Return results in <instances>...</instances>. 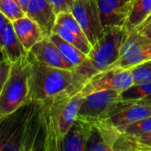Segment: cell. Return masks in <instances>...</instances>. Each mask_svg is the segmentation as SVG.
Wrapping results in <instances>:
<instances>
[{"mask_svg":"<svg viewBox=\"0 0 151 151\" xmlns=\"http://www.w3.org/2000/svg\"><path fill=\"white\" fill-rule=\"evenodd\" d=\"M0 12L12 22L26 15L16 0H0Z\"/></svg>","mask_w":151,"mask_h":151,"instance_id":"cb8c5ba5","label":"cell"},{"mask_svg":"<svg viewBox=\"0 0 151 151\" xmlns=\"http://www.w3.org/2000/svg\"><path fill=\"white\" fill-rule=\"evenodd\" d=\"M150 21H151V14L149 16V17H148V19H146L142 24H144V23H148V22H150Z\"/></svg>","mask_w":151,"mask_h":151,"instance_id":"d6a6232c","label":"cell"},{"mask_svg":"<svg viewBox=\"0 0 151 151\" xmlns=\"http://www.w3.org/2000/svg\"><path fill=\"white\" fill-rule=\"evenodd\" d=\"M104 31L112 27H124L132 0H96Z\"/></svg>","mask_w":151,"mask_h":151,"instance_id":"7c38bea8","label":"cell"},{"mask_svg":"<svg viewBox=\"0 0 151 151\" xmlns=\"http://www.w3.org/2000/svg\"><path fill=\"white\" fill-rule=\"evenodd\" d=\"M90 133V121L77 116L66 133L61 151H85Z\"/></svg>","mask_w":151,"mask_h":151,"instance_id":"9a60e30c","label":"cell"},{"mask_svg":"<svg viewBox=\"0 0 151 151\" xmlns=\"http://www.w3.org/2000/svg\"><path fill=\"white\" fill-rule=\"evenodd\" d=\"M12 24L17 37L27 51H29L36 42L44 37L38 24L27 15L12 21Z\"/></svg>","mask_w":151,"mask_h":151,"instance_id":"2e32d148","label":"cell"},{"mask_svg":"<svg viewBox=\"0 0 151 151\" xmlns=\"http://www.w3.org/2000/svg\"><path fill=\"white\" fill-rule=\"evenodd\" d=\"M28 54L37 62L49 66L74 71L72 65L61 54L58 48L50 37L44 36L28 51Z\"/></svg>","mask_w":151,"mask_h":151,"instance_id":"8fae6325","label":"cell"},{"mask_svg":"<svg viewBox=\"0 0 151 151\" xmlns=\"http://www.w3.org/2000/svg\"><path fill=\"white\" fill-rule=\"evenodd\" d=\"M84 97L81 89L40 106L45 128L43 151H61L64 138L76 119Z\"/></svg>","mask_w":151,"mask_h":151,"instance_id":"3957f363","label":"cell"},{"mask_svg":"<svg viewBox=\"0 0 151 151\" xmlns=\"http://www.w3.org/2000/svg\"><path fill=\"white\" fill-rule=\"evenodd\" d=\"M122 134H140L151 131V116L144 118L137 122L127 125L122 128H119Z\"/></svg>","mask_w":151,"mask_h":151,"instance_id":"484cf974","label":"cell"},{"mask_svg":"<svg viewBox=\"0 0 151 151\" xmlns=\"http://www.w3.org/2000/svg\"><path fill=\"white\" fill-rule=\"evenodd\" d=\"M150 60H151L150 38L142 35L136 29L128 32L122 47L121 56L115 65L129 69Z\"/></svg>","mask_w":151,"mask_h":151,"instance_id":"9c48e42d","label":"cell"},{"mask_svg":"<svg viewBox=\"0 0 151 151\" xmlns=\"http://www.w3.org/2000/svg\"><path fill=\"white\" fill-rule=\"evenodd\" d=\"M44 142L43 119L35 102L0 119V151H43Z\"/></svg>","mask_w":151,"mask_h":151,"instance_id":"6da1fadb","label":"cell"},{"mask_svg":"<svg viewBox=\"0 0 151 151\" xmlns=\"http://www.w3.org/2000/svg\"><path fill=\"white\" fill-rule=\"evenodd\" d=\"M114 151H151V131L133 135L122 134Z\"/></svg>","mask_w":151,"mask_h":151,"instance_id":"ac0fdd59","label":"cell"},{"mask_svg":"<svg viewBox=\"0 0 151 151\" xmlns=\"http://www.w3.org/2000/svg\"><path fill=\"white\" fill-rule=\"evenodd\" d=\"M133 84L134 80L131 69L114 65L88 79L81 88V92L85 96L93 92L106 89L118 90L122 93Z\"/></svg>","mask_w":151,"mask_h":151,"instance_id":"8992f818","label":"cell"},{"mask_svg":"<svg viewBox=\"0 0 151 151\" xmlns=\"http://www.w3.org/2000/svg\"><path fill=\"white\" fill-rule=\"evenodd\" d=\"M0 52L3 58L9 60L11 63H15L28 55V51L25 50L17 37L12 22H9L3 31Z\"/></svg>","mask_w":151,"mask_h":151,"instance_id":"e0dca14e","label":"cell"},{"mask_svg":"<svg viewBox=\"0 0 151 151\" xmlns=\"http://www.w3.org/2000/svg\"><path fill=\"white\" fill-rule=\"evenodd\" d=\"M26 15L38 24L44 36L49 37L52 34L57 14L48 0H30Z\"/></svg>","mask_w":151,"mask_h":151,"instance_id":"5bb4252c","label":"cell"},{"mask_svg":"<svg viewBox=\"0 0 151 151\" xmlns=\"http://www.w3.org/2000/svg\"><path fill=\"white\" fill-rule=\"evenodd\" d=\"M71 12L79 22L91 45H94L105 32L96 1L76 0Z\"/></svg>","mask_w":151,"mask_h":151,"instance_id":"ba28073f","label":"cell"},{"mask_svg":"<svg viewBox=\"0 0 151 151\" xmlns=\"http://www.w3.org/2000/svg\"><path fill=\"white\" fill-rule=\"evenodd\" d=\"M52 33L58 34L61 38H63L67 42L73 44L76 48L81 50L86 55H88L89 53V51L91 50L92 45H91V43L88 41L82 40L78 35H76L73 32L69 31L67 28H65V27H63L62 25H60L58 23H56V25H55V27L53 28V32Z\"/></svg>","mask_w":151,"mask_h":151,"instance_id":"44dd1931","label":"cell"},{"mask_svg":"<svg viewBox=\"0 0 151 151\" xmlns=\"http://www.w3.org/2000/svg\"><path fill=\"white\" fill-rule=\"evenodd\" d=\"M9 22H10L9 19L0 12V49H1V45H2V34H3L4 27H6V25Z\"/></svg>","mask_w":151,"mask_h":151,"instance_id":"f546056e","label":"cell"},{"mask_svg":"<svg viewBox=\"0 0 151 151\" xmlns=\"http://www.w3.org/2000/svg\"><path fill=\"white\" fill-rule=\"evenodd\" d=\"M132 102V101H131ZM134 102H139V103H143V104H151V96L149 97H146L144 99H142V100H139V101H134Z\"/></svg>","mask_w":151,"mask_h":151,"instance_id":"1f68e13d","label":"cell"},{"mask_svg":"<svg viewBox=\"0 0 151 151\" xmlns=\"http://www.w3.org/2000/svg\"><path fill=\"white\" fill-rule=\"evenodd\" d=\"M149 116H151L150 104L121 100L109 119L119 129Z\"/></svg>","mask_w":151,"mask_h":151,"instance_id":"4fadbf2b","label":"cell"},{"mask_svg":"<svg viewBox=\"0 0 151 151\" xmlns=\"http://www.w3.org/2000/svg\"><path fill=\"white\" fill-rule=\"evenodd\" d=\"M52 9L58 15L61 12H71L76 0H48Z\"/></svg>","mask_w":151,"mask_h":151,"instance_id":"4316f807","label":"cell"},{"mask_svg":"<svg viewBox=\"0 0 151 151\" xmlns=\"http://www.w3.org/2000/svg\"><path fill=\"white\" fill-rule=\"evenodd\" d=\"M88 120L90 133L85 151H114V146L122 134L121 131L109 118Z\"/></svg>","mask_w":151,"mask_h":151,"instance_id":"30bf717a","label":"cell"},{"mask_svg":"<svg viewBox=\"0 0 151 151\" xmlns=\"http://www.w3.org/2000/svg\"><path fill=\"white\" fill-rule=\"evenodd\" d=\"M149 96H151V81L133 84L121 93V100L123 101H139Z\"/></svg>","mask_w":151,"mask_h":151,"instance_id":"7402d4cb","label":"cell"},{"mask_svg":"<svg viewBox=\"0 0 151 151\" xmlns=\"http://www.w3.org/2000/svg\"><path fill=\"white\" fill-rule=\"evenodd\" d=\"M134 84L151 81V60L143 62L131 68Z\"/></svg>","mask_w":151,"mask_h":151,"instance_id":"d4e9b609","label":"cell"},{"mask_svg":"<svg viewBox=\"0 0 151 151\" xmlns=\"http://www.w3.org/2000/svg\"><path fill=\"white\" fill-rule=\"evenodd\" d=\"M128 31L125 27H112L105 30L103 36L92 45L87 60L75 71L89 79L94 74L116 65L121 56L123 44Z\"/></svg>","mask_w":151,"mask_h":151,"instance_id":"277c9868","label":"cell"},{"mask_svg":"<svg viewBox=\"0 0 151 151\" xmlns=\"http://www.w3.org/2000/svg\"><path fill=\"white\" fill-rule=\"evenodd\" d=\"M140 34H142V35L150 38L151 39V21L148 23H144L142 24L141 26H139L137 28H135Z\"/></svg>","mask_w":151,"mask_h":151,"instance_id":"f1b7e54d","label":"cell"},{"mask_svg":"<svg viewBox=\"0 0 151 151\" xmlns=\"http://www.w3.org/2000/svg\"><path fill=\"white\" fill-rule=\"evenodd\" d=\"M49 37L56 44V46L58 48L61 54L67 60V62L72 65L74 71H76L87 60V55L85 53H83L81 50H79L73 44L65 41L58 34L52 33Z\"/></svg>","mask_w":151,"mask_h":151,"instance_id":"ffe728a7","label":"cell"},{"mask_svg":"<svg viewBox=\"0 0 151 151\" xmlns=\"http://www.w3.org/2000/svg\"><path fill=\"white\" fill-rule=\"evenodd\" d=\"M11 69L12 63L9 60L3 58V59L0 60V93L10 76Z\"/></svg>","mask_w":151,"mask_h":151,"instance_id":"83f0119b","label":"cell"},{"mask_svg":"<svg viewBox=\"0 0 151 151\" xmlns=\"http://www.w3.org/2000/svg\"><path fill=\"white\" fill-rule=\"evenodd\" d=\"M56 23H58L67 28L69 31L73 32L76 35H78L80 38L85 41H88L85 33L83 32L81 27L80 26L79 22L77 19L74 18L73 13L71 12H61L57 15V21ZM89 42V41H88Z\"/></svg>","mask_w":151,"mask_h":151,"instance_id":"603a6c76","label":"cell"},{"mask_svg":"<svg viewBox=\"0 0 151 151\" xmlns=\"http://www.w3.org/2000/svg\"><path fill=\"white\" fill-rule=\"evenodd\" d=\"M28 57L29 96L39 106L80 91L88 80L75 71L49 66Z\"/></svg>","mask_w":151,"mask_h":151,"instance_id":"7a4b0ae2","label":"cell"},{"mask_svg":"<svg viewBox=\"0 0 151 151\" xmlns=\"http://www.w3.org/2000/svg\"><path fill=\"white\" fill-rule=\"evenodd\" d=\"M120 101L121 93L118 90L93 92L84 97L78 116L88 119L109 118L117 110Z\"/></svg>","mask_w":151,"mask_h":151,"instance_id":"52a82bcc","label":"cell"},{"mask_svg":"<svg viewBox=\"0 0 151 151\" xmlns=\"http://www.w3.org/2000/svg\"><path fill=\"white\" fill-rule=\"evenodd\" d=\"M16 1H17L18 4L20 5V7L22 8V10L26 12L27 8V5H28L30 0H16Z\"/></svg>","mask_w":151,"mask_h":151,"instance_id":"4dcf8cb0","label":"cell"},{"mask_svg":"<svg viewBox=\"0 0 151 151\" xmlns=\"http://www.w3.org/2000/svg\"><path fill=\"white\" fill-rule=\"evenodd\" d=\"M28 76V55L15 63H12L10 76L0 93V119L31 102Z\"/></svg>","mask_w":151,"mask_h":151,"instance_id":"5b68a950","label":"cell"},{"mask_svg":"<svg viewBox=\"0 0 151 151\" xmlns=\"http://www.w3.org/2000/svg\"><path fill=\"white\" fill-rule=\"evenodd\" d=\"M151 14V0H132L130 11L125 23L126 29L130 32L141 26Z\"/></svg>","mask_w":151,"mask_h":151,"instance_id":"d6986e66","label":"cell"}]
</instances>
